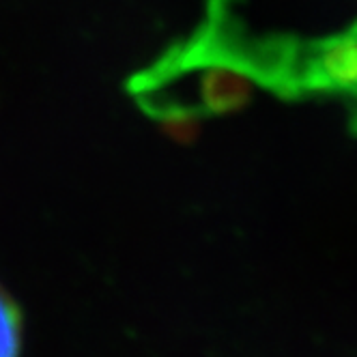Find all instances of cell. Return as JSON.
Listing matches in <instances>:
<instances>
[{
	"label": "cell",
	"instance_id": "cell-1",
	"mask_svg": "<svg viewBox=\"0 0 357 357\" xmlns=\"http://www.w3.org/2000/svg\"><path fill=\"white\" fill-rule=\"evenodd\" d=\"M22 327L11 299L0 291V357H20Z\"/></svg>",
	"mask_w": 357,
	"mask_h": 357
}]
</instances>
